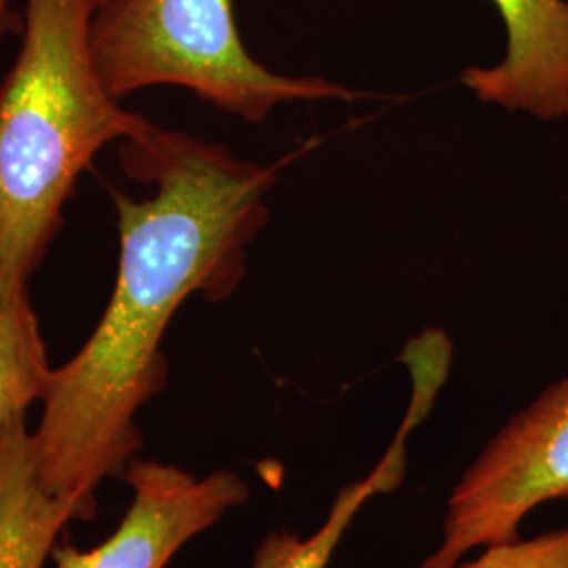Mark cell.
I'll use <instances>...</instances> for the list:
<instances>
[{
    "instance_id": "6da1fadb",
    "label": "cell",
    "mask_w": 568,
    "mask_h": 568,
    "mask_svg": "<svg viewBox=\"0 0 568 568\" xmlns=\"http://www.w3.org/2000/svg\"><path fill=\"white\" fill-rule=\"evenodd\" d=\"M119 154L126 175L152 192L138 201L112 190L116 283L91 337L53 368L32 434L42 487L87 518L95 488L142 448L138 413L166 384V326L190 295L217 302L239 286L276 182V166L152 121L119 143Z\"/></svg>"
},
{
    "instance_id": "7a4b0ae2",
    "label": "cell",
    "mask_w": 568,
    "mask_h": 568,
    "mask_svg": "<svg viewBox=\"0 0 568 568\" xmlns=\"http://www.w3.org/2000/svg\"><path fill=\"white\" fill-rule=\"evenodd\" d=\"M102 0H26L21 47L0 82V278L28 283L82 171L148 121L122 110L91 53Z\"/></svg>"
},
{
    "instance_id": "3957f363",
    "label": "cell",
    "mask_w": 568,
    "mask_h": 568,
    "mask_svg": "<svg viewBox=\"0 0 568 568\" xmlns=\"http://www.w3.org/2000/svg\"><path fill=\"white\" fill-rule=\"evenodd\" d=\"M91 53L116 100L175 84L246 122L265 121L278 103L358 95L326 79L270 72L244 49L232 0H102Z\"/></svg>"
},
{
    "instance_id": "277c9868",
    "label": "cell",
    "mask_w": 568,
    "mask_h": 568,
    "mask_svg": "<svg viewBox=\"0 0 568 568\" xmlns=\"http://www.w3.org/2000/svg\"><path fill=\"white\" fill-rule=\"evenodd\" d=\"M568 499V379L511 417L448 497L443 541L419 568H457L467 551L520 537L528 514Z\"/></svg>"
},
{
    "instance_id": "5b68a950",
    "label": "cell",
    "mask_w": 568,
    "mask_h": 568,
    "mask_svg": "<svg viewBox=\"0 0 568 568\" xmlns=\"http://www.w3.org/2000/svg\"><path fill=\"white\" fill-rule=\"evenodd\" d=\"M122 476L133 497L119 528L98 548L53 549L55 568H166L190 539L251 495L232 469L196 478L182 467L133 459Z\"/></svg>"
},
{
    "instance_id": "8992f818",
    "label": "cell",
    "mask_w": 568,
    "mask_h": 568,
    "mask_svg": "<svg viewBox=\"0 0 568 568\" xmlns=\"http://www.w3.org/2000/svg\"><path fill=\"white\" fill-rule=\"evenodd\" d=\"M508 47L490 68H467L462 82L480 100L541 121L568 116V0H490Z\"/></svg>"
},
{
    "instance_id": "52a82bcc",
    "label": "cell",
    "mask_w": 568,
    "mask_h": 568,
    "mask_svg": "<svg viewBox=\"0 0 568 568\" xmlns=\"http://www.w3.org/2000/svg\"><path fill=\"white\" fill-rule=\"evenodd\" d=\"M405 361L413 377V398L403 426L392 447L375 469L356 483L345 485L333 501L325 525L312 537L302 539L293 532H270L253 556V568H326L344 532L366 501L379 493L398 487L405 478L406 440L419 422L426 419L445 384L450 366V344L440 331H426L405 349Z\"/></svg>"
},
{
    "instance_id": "ba28073f",
    "label": "cell",
    "mask_w": 568,
    "mask_h": 568,
    "mask_svg": "<svg viewBox=\"0 0 568 568\" xmlns=\"http://www.w3.org/2000/svg\"><path fill=\"white\" fill-rule=\"evenodd\" d=\"M84 518L74 501L42 487L26 417L0 438V568H42L63 527Z\"/></svg>"
},
{
    "instance_id": "9c48e42d",
    "label": "cell",
    "mask_w": 568,
    "mask_h": 568,
    "mask_svg": "<svg viewBox=\"0 0 568 568\" xmlns=\"http://www.w3.org/2000/svg\"><path fill=\"white\" fill-rule=\"evenodd\" d=\"M53 377L28 283L0 278V438L44 400Z\"/></svg>"
},
{
    "instance_id": "30bf717a",
    "label": "cell",
    "mask_w": 568,
    "mask_h": 568,
    "mask_svg": "<svg viewBox=\"0 0 568 568\" xmlns=\"http://www.w3.org/2000/svg\"><path fill=\"white\" fill-rule=\"evenodd\" d=\"M457 568H568V527L490 544L476 560Z\"/></svg>"
},
{
    "instance_id": "8fae6325",
    "label": "cell",
    "mask_w": 568,
    "mask_h": 568,
    "mask_svg": "<svg viewBox=\"0 0 568 568\" xmlns=\"http://www.w3.org/2000/svg\"><path fill=\"white\" fill-rule=\"evenodd\" d=\"M11 4H13V0H0V44L4 41V37L13 30L16 16L11 11Z\"/></svg>"
}]
</instances>
